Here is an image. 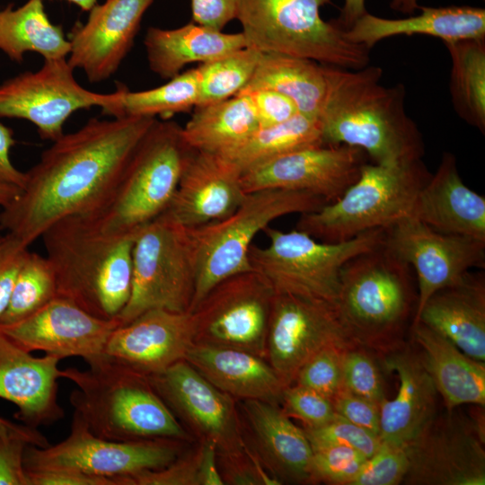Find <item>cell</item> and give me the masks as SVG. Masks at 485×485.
<instances>
[{
  "instance_id": "obj_1",
  "label": "cell",
  "mask_w": 485,
  "mask_h": 485,
  "mask_svg": "<svg viewBox=\"0 0 485 485\" xmlns=\"http://www.w3.org/2000/svg\"><path fill=\"white\" fill-rule=\"evenodd\" d=\"M155 120L93 118L79 129L64 133L25 172L19 195L0 211V230L29 247L63 217L100 213Z\"/></svg>"
},
{
  "instance_id": "obj_2",
  "label": "cell",
  "mask_w": 485,
  "mask_h": 485,
  "mask_svg": "<svg viewBox=\"0 0 485 485\" xmlns=\"http://www.w3.org/2000/svg\"><path fill=\"white\" fill-rule=\"evenodd\" d=\"M327 91L319 115L325 145L365 152L374 163L422 159L425 144L405 109L403 84L384 86L379 66L348 69L326 65Z\"/></svg>"
},
{
  "instance_id": "obj_3",
  "label": "cell",
  "mask_w": 485,
  "mask_h": 485,
  "mask_svg": "<svg viewBox=\"0 0 485 485\" xmlns=\"http://www.w3.org/2000/svg\"><path fill=\"white\" fill-rule=\"evenodd\" d=\"M137 232L104 233L86 215L66 216L49 225L40 237L55 273L57 296L96 317L118 318L130 295Z\"/></svg>"
},
{
  "instance_id": "obj_4",
  "label": "cell",
  "mask_w": 485,
  "mask_h": 485,
  "mask_svg": "<svg viewBox=\"0 0 485 485\" xmlns=\"http://www.w3.org/2000/svg\"><path fill=\"white\" fill-rule=\"evenodd\" d=\"M414 278L412 268L384 242L343 266L334 308L354 345L381 358L405 343L418 304Z\"/></svg>"
},
{
  "instance_id": "obj_5",
  "label": "cell",
  "mask_w": 485,
  "mask_h": 485,
  "mask_svg": "<svg viewBox=\"0 0 485 485\" xmlns=\"http://www.w3.org/2000/svg\"><path fill=\"white\" fill-rule=\"evenodd\" d=\"M81 370H62L76 385L74 413L96 436L113 441L190 440V435L155 392L148 377L108 356Z\"/></svg>"
},
{
  "instance_id": "obj_6",
  "label": "cell",
  "mask_w": 485,
  "mask_h": 485,
  "mask_svg": "<svg viewBox=\"0 0 485 485\" xmlns=\"http://www.w3.org/2000/svg\"><path fill=\"white\" fill-rule=\"evenodd\" d=\"M431 175L422 159L366 163L357 180L338 199L301 214L296 229L322 242H340L368 230L386 228L410 216Z\"/></svg>"
},
{
  "instance_id": "obj_7",
  "label": "cell",
  "mask_w": 485,
  "mask_h": 485,
  "mask_svg": "<svg viewBox=\"0 0 485 485\" xmlns=\"http://www.w3.org/2000/svg\"><path fill=\"white\" fill-rule=\"evenodd\" d=\"M331 0H238L237 16L247 47L304 57L348 69L368 65L369 48L322 19Z\"/></svg>"
},
{
  "instance_id": "obj_8",
  "label": "cell",
  "mask_w": 485,
  "mask_h": 485,
  "mask_svg": "<svg viewBox=\"0 0 485 485\" xmlns=\"http://www.w3.org/2000/svg\"><path fill=\"white\" fill-rule=\"evenodd\" d=\"M190 150L182 127L156 119L135 150L108 204L90 216L104 233H136L167 209Z\"/></svg>"
},
{
  "instance_id": "obj_9",
  "label": "cell",
  "mask_w": 485,
  "mask_h": 485,
  "mask_svg": "<svg viewBox=\"0 0 485 485\" xmlns=\"http://www.w3.org/2000/svg\"><path fill=\"white\" fill-rule=\"evenodd\" d=\"M328 204L305 191L263 190L247 193L226 217L189 228L197 267L190 312L225 278L251 269L249 251L254 237L269 224L294 213L315 211Z\"/></svg>"
},
{
  "instance_id": "obj_10",
  "label": "cell",
  "mask_w": 485,
  "mask_h": 485,
  "mask_svg": "<svg viewBox=\"0 0 485 485\" xmlns=\"http://www.w3.org/2000/svg\"><path fill=\"white\" fill-rule=\"evenodd\" d=\"M269 244H251L249 260L274 293L290 294L335 305L340 271L355 256L380 245L384 228L364 232L340 242H325L300 230L280 231L267 226Z\"/></svg>"
},
{
  "instance_id": "obj_11",
  "label": "cell",
  "mask_w": 485,
  "mask_h": 485,
  "mask_svg": "<svg viewBox=\"0 0 485 485\" xmlns=\"http://www.w3.org/2000/svg\"><path fill=\"white\" fill-rule=\"evenodd\" d=\"M196 278V257L189 228L164 211L136 234L131 290L118 316L120 325L151 309L190 312Z\"/></svg>"
},
{
  "instance_id": "obj_12",
  "label": "cell",
  "mask_w": 485,
  "mask_h": 485,
  "mask_svg": "<svg viewBox=\"0 0 485 485\" xmlns=\"http://www.w3.org/2000/svg\"><path fill=\"white\" fill-rule=\"evenodd\" d=\"M171 439L113 441L94 435L74 413L66 439L45 447L28 445L26 472L66 470L110 478L122 485L126 478L162 469L179 457V443Z\"/></svg>"
},
{
  "instance_id": "obj_13",
  "label": "cell",
  "mask_w": 485,
  "mask_h": 485,
  "mask_svg": "<svg viewBox=\"0 0 485 485\" xmlns=\"http://www.w3.org/2000/svg\"><path fill=\"white\" fill-rule=\"evenodd\" d=\"M274 291L253 269L217 283L191 311L193 343L236 348L266 358Z\"/></svg>"
},
{
  "instance_id": "obj_14",
  "label": "cell",
  "mask_w": 485,
  "mask_h": 485,
  "mask_svg": "<svg viewBox=\"0 0 485 485\" xmlns=\"http://www.w3.org/2000/svg\"><path fill=\"white\" fill-rule=\"evenodd\" d=\"M484 415L474 418L446 410L436 413L405 445L412 485H484Z\"/></svg>"
},
{
  "instance_id": "obj_15",
  "label": "cell",
  "mask_w": 485,
  "mask_h": 485,
  "mask_svg": "<svg viewBox=\"0 0 485 485\" xmlns=\"http://www.w3.org/2000/svg\"><path fill=\"white\" fill-rule=\"evenodd\" d=\"M66 57L44 59L37 71H26L0 84V118L32 123L42 139L64 134L67 119L81 109L110 106L114 93L92 92L78 84Z\"/></svg>"
},
{
  "instance_id": "obj_16",
  "label": "cell",
  "mask_w": 485,
  "mask_h": 485,
  "mask_svg": "<svg viewBox=\"0 0 485 485\" xmlns=\"http://www.w3.org/2000/svg\"><path fill=\"white\" fill-rule=\"evenodd\" d=\"M146 376L176 418L202 440H211L216 445L217 455L234 459L245 454L247 444L232 396L215 386L184 359Z\"/></svg>"
},
{
  "instance_id": "obj_17",
  "label": "cell",
  "mask_w": 485,
  "mask_h": 485,
  "mask_svg": "<svg viewBox=\"0 0 485 485\" xmlns=\"http://www.w3.org/2000/svg\"><path fill=\"white\" fill-rule=\"evenodd\" d=\"M384 244L416 275L414 318L435 292L457 283L472 269L485 266V242L440 233L410 216L384 228Z\"/></svg>"
},
{
  "instance_id": "obj_18",
  "label": "cell",
  "mask_w": 485,
  "mask_h": 485,
  "mask_svg": "<svg viewBox=\"0 0 485 485\" xmlns=\"http://www.w3.org/2000/svg\"><path fill=\"white\" fill-rule=\"evenodd\" d=\"M354 345L333 305L290 294L274 293L267 335L266 360L285 386L301 366L328 347Z\"/></svg>"
},
{
  "instance_id": "obj_19",
  "label": "cell",
  "mask_w": 485,
  "mask_h": 485,
  "mask_svg": "<svg viewBox=\"0 0 485 485\" xmlns=\"http://www.w3.org/2000/svg\"><path fill=\"white\" fill-rule=\"evenodd\" d=\"M367 155L346 145H320L278 156L242 173L245 193L263 190L305 191L327 203L358 178Z\"/></svg>"
},
{
  "instance_id": "obj_20",
  "label": "cell",
  "mask_w": 485,
  "mask_h": 485,
  "mask_svg": "<svg viewBox=\"0 0 485 485\" xmlns=\"http://www.w3.org/2000/svg\"><path fill=\"white\" fill-rule=\"evenodd\" d=\"M119 318L96 317L68 299L56 296L30 316L0 331L23 349L43 351L61 360L81 357L89 365L106 357L108 340Z\"/></svg>"
},
{
  "instance_id": "obj_21",
  "label": "cell",
  "mask_w": 485,
  "mask_h": 485,
  "mask_svg": "<svg viewBox=\"0 0 485 485\" xmlns=\"http://www.w3.org/2000/svg\"><path fill=\"white\" fill-rule=\"evenodd\" d=\"M153 0H106L95 4L87 21L71 33L69 65L98 84L112 76L128 54Z\"/></svg>"
},
{
  "instance_id": "obj_22",
  "label": "cell",
  "mask_w": 485,
  "mask_h": 485,
  "mask_svg": "<svg viewBox=\"0 0 485 485\" xmlns=\"http://www.w3.org/2000/svg\"><path fill=\"white\" fill-rule=\"evenodd\" d=\"M193 340L191 312L156 308L115 329L105 354L134 371L151 375L185 359Z\"/></svg>"
},
{
  "instance_id": "obj_23",
  "label": "cell",
  "mask_w": 485,
  "mask_h": 485,
  "mask_svg": "<svg viewBox=\"0 0 485 485\" xmlns=\"http://www.w3.org/2000/svg\"><path fill=\"white\" fill-rule=\"evenodd\" d=\"M241 178L240 169L224 156L191 149L165 211L188 228L223 219L247 195Z\"/></svg>"
},
{
  "instance_id": "obj_24",
  "label": "cell",
  "mask_w": 485,
  "mask_h": 485,
  "mask_svg": "<svg viewBox=\"0 0 485 485\" xmlns=\"http://www.w3.org/2000/svg\"><path fill=\"white\" fill-rule=\"evenodd\" d=\"M61 359L34 357L0 331V398L13 403L22 424L39 428L64 417L57 401Z\"/></svg>"
},
{
  "instance_id": "obj_25",
  "label": "cell",
  "mask_w": 485,
  "mask_h": 485,
  "mask_svg": "<svg viewBox=\"0 0 485 485\" xmlns=\"http://www.w3.org/2000/svg\"><path fill=\"white\" fill-rule=\"evenodd\" d=\"M379 359L400 383L395 398L380 405L379 438L405 446L438 412V393L416 344L405 342Z\"/></svg>"
},
{
  "instance_id": "obj_26",
  "label": "cell",
  "mask_w": 485,
  "mask_h": 485,
  "mask_svg": "<svg viewBox=\"0 0 485 485\" xmlns=\"http://www.w3.org/2000/svg\"><path fill=\"white\" fill-rule=\"evenodd\" d=\"M410 216L440 233L485 242V198L463 183L451 153L443 154Z\"/></svg>"
},
{
  "instance_id": "obj_27",
  "label": "cell",
  "mask_w": 485,
  "mask_h": 485,
  "mask_svg": "<svg viewBox=\"0 0 485 485\" xmlns=\"http://www.w3.org/2000/svg\"><path fill=\"white\" fill-rule=\"evenodd\" d=\"M485 362V276L468 271L457 283L435 292L413 319ZM410 325V326H411Z\"/></svg>"
},
{
  "instance_id": "obj_28",
  "label": "cell",
  "mask_w": 485,
  "mask_h": 485,
  "mask_svg": "<svg viewBox=\"0 0 485 485\" xmlns=\"http://www.w3.org/2000/svg\"><path fill=\"white\" fill-rule=\"evenodd\" d=\"M242 411L254 438L256 453L268 471L282 481L309 483L312 445L279 405L242 400Z\"/></svg>"
},
{
  "instance_id": "obj_29",
  "label": "cell",
  "mask_w": 485,
  "mask_h": 485,
  "mask_svg": "<svg viewBox=\"0 0 485 485\" xmlns=\"http://www.w3.org/2000/svg\"><path fill=\"white\" fill-rule=\"evenodd\" d=\"M233 398L281 404L286 388L269 362L247 351L193 343L185 359Z\"/></svg>"
},
{
  "instance_id": "obj_30",
  "label": "cell",
  "mask_w": 485,
  "mask_h": 485,
  "mask_svg": "<svg viewBox=\"0 0 485 485\" xmlns=\"http://www.w3.org/2000/svg\"><path fill=\"white\" fill-rule=\"evenodd\" d=\"M420 13L401 19H386L366 13L345 31L354 43L371 48L392 36L422 34L445 42L485 39V9L468 5L419 6Z\"/></svg>"
},
{
  "instance_id": "obj_31",
  "label": "cell",
  "mask_w": 485,
  "mask_h": 485,
  "mask_svg": "<svg viewBox=\"0 0 485 485\" xmlns=\"http://www.w3.org/2000/svg\"><path fill=\"white\" fill-rule=\"evenodd\" d=\"M425 366L445 407L485 405V362L475 360L446 338L418 322L410 326Z\"/></svg>"
},
{
  "instance_id": "obj_32",
  "label": "cell",
  "mask_w": 485,
  "mask_h": 485,
  "mask_svg": "<svg viewBox=\"0 0 485 485\" xmlns=\"http://www.w3.org/2000/svg\"><path fill=\"white\" fill-rule=\"evenodd\" d=\"M144 45L149 68L171 79L190 63L200 64L247 47L242 32L225 33L195 22L175 29L150 27Z\"/></svg>"
},
{
  "instance_id": "obj_33",
  "label": "cell",
  "mask_w": 485,
  "mask_h": 485,
  "mask_svg": "<svg viewBox=\"0 0 485 485\" xmlns=\"http://www.w3.org/2000/svg\"><path fill=\"white\" fill-rule=\"evenodd\" d=\"M260 88L286 95L294 101L298 113L319 118L327 91L326 65L262 52L251 78L240 93Z\"/></svg>"
},
{
  "instance_id": "obj_34",
  "label": "cell",
  "mask_w": 485,
  "mask_h": 485,
  "mask_svg": "<svg viewBox=\"0 0 485 485\" xmlns=\"http://www.w3.org/2000/svg\"><path fill=\"white\" fill-rule=\"evenodd\" d=\"M259 128L252 104L245 94L196 106L182 137L194 150L223 154Z\"/></svg>"
},
{
  "instance_id": "obj_35",
  "label": "cell",
  "mask_w": 485,
  "mask_h": 485,
  "mask_svg": "<svg viewBox=\"0 0 485 485\" xmlns=\"http://www.w3.org/2000/svg\"><path fill=\"white\" fill-rule=\"evenodd\" d=\"M69 49V40L62 26L49 20L43 0L0 8V50L12 61L22 63L27 52L40 54L44 59L66 57Z\"/></svg>"
},
{
  "instance_id": "obj_36",
  "label": "cell",
  "mask_w": 485,
  "mask_h": 485,
  "mask_svg": "<svg viewBox=\"0 0 485 485\" xmlns=\"http://www.w3.org/2000/svg\"><path fill=\"white\" fill-rule=\"evenodd\" d=\"M325 145L318 118L297 113L273 126L259 127L242 142L223 154L242 172L278 156Z\"/></svg>"
},
{
  "instance_id": "obj_37",
  "label": "cell",
  "mask_w": 485,
  "mask_h": 485,
  "mask_svg": "<svg viewBox=\"0 0 485 485\" xmlns=\"http://www.w3.org/2000/svg\"><path fill=\"white\" fill-rule=\"evenodd\" d=\"M450 58L449 91L457 115L485 132V39L445 42Z\"/></svg>"
},
{
  "instance_id": "obj_38",
  "label": "cell",
  "mask_w": 485,
  "mask_h": 485,
  "mask_svg": "<svg viewBox=\"0 0 485 485\" xmlns=\"http://www.w3.org/2000/svg\"><path fill=\"white\" fill-rule=\"evenodd\" d=\"M198 93L197 68L189 69L152 89L132 92L118 87L113 102L101 113L111 118L161 116L168 119L173 114L194 109Z\"/></svg>"
},
{
  "instance_id": "obj_39",
  "label": "cell",
  "mask_w": 485,
  "mask_h": 485,
  "mask_svg": "<svg viewBox=\"0 0 485 485\" xmlns=\"http://www.w3.org/2000/svg\"><path fill=\"white\" fill-rule=\"evenodd\" d=\"M262 52L245 47L200 64L197 106L227 100L239 93L251 78Z\"/></svg>"
},
{
  "instance_id": "obj_40",
  "label": "cell",
  "mask_w": 485,
  "mask_h": 485,
  "mask_svg": "<svg viewBox=\"0 0 485 485\" xmlns=\"http://www.w3.org/2000/svg\"><path fill=\"white\" fill-rule=\"evenodd\" d=\"M57 296L53 268L45 256L29 251L17 274L10 300L0 317V325L17 322Z\"/></svg>"
},
{
  "instance_id": "obj_41",
  "label": "cell",
  "mask_w": 485,
  "mask_h": 485,
  "mask_svg": "<svg viewBox=\"0 0 485 485\" xmlns=\"http://www.w3.org/2000/svg\"><path fill=\"white\" fill-rule=\"evenodd\" d=\"M372 351L357 345L342 354V387L348 392L381 405L387 398L384 380Z\"/></svg>"
},
{
  "instance_id": "obj_42",
  "label": "cell",
  "mask_w": 485,
  "mask_h": 485,
  "mask_svg": "<svg viewBox=\"0 0 485 485\" xmlns=\"http://www.w3.org/2000/svg\"><path fill=\"white\" fill-rule=\"evenodd\" d=\"M366 457L344 445H324L313 448L310 482L348 485Z\"/></svg>"
},
{
  "instance_id": "obj_43",
  "label": "cell",
  "mask_w": 485,
  "mask_h": 485,
  "mask_svg": "<svg viewBox=\"0 0 485 485\" xmlns=\"http://www.w3.org/2000/svg\"><path fill=\"white\" fill-rule=\"evenodd\" d=\"M344 349L328 347L314 354L298 370L292 384L311 389L331 401L342 387Z\"/></svg>"
},
{
  "instance_id": "obj_44",
  "label": "cell",
  "mask_w": 485,
  "mask_h": 485,
  "mask_svg": "<svg viewBox=\"0 0 485 485\" xmlns=\"http://www.w3.org/2000/svg\"><path fill=\"white\" fill-rule=\"evenodd\" d=\"M303 429L312 448L324 445H344L357 450L368 458L382 445L378 436L340 416L322 426L304 428Z\"/></svg>"
},
{
  "instance_id": "obj_45",
  "label": "cell",
  "mask_w": 485,
  "mask_h": 485,
  "mask_svg": "<svg viewBox=\"0 0 485 485\" xmlns=\"http://www.w3.org/2000/svg\"><path fill=\"white\" fill-rule=\"evenodd\" d=\"M408 470L405 446L382 442L379 449L363 463L348 485H397Z\"/></svg>"
},
{
  "instance_id": "obj_46",
  "label": "cell",
  "mask_w": 485,
  "mask_h": 485,
  "mask_svg": "<svg viewBox=\"0 0 485 485\" xmlns=\"http://www.w3.org/2000/svg\"><path fill=\"white\" fill-rule=\"evenodd\" d=\"M281 404L285 413L300 419L304 428L322 426L338 416L329 398L297 384L284 389Z\"/></svg>"
},
{
  "instance_id": "obj_47",
  "label": "cell",
  "mask_w": 485,
  "mask_h": 485,
  "mask_svg": "<svg viewBox=\"0 0 485 485\" xmlns=\"http://www.w3.org/2000/svg\"><path fill=\"white\" fill-rule=\"evenodd\" d=\"M199 450L196 454L180 456L169 465L126 478L122 485H198Z\"/></svg>"
},
{
  "instance_id": "obj_48",
  "label": "cell",
  "mask_w": 485,
  "mask_h": 485,
  "mask_svg": "<svg viewBox=\"0 0 485 485\" xmlns=\"http://www.w3.org/2000/svg\"><path fill=\"white\" fill-rule=\"evenodd\" d=\"M331 402L338 416L379 437L380 405L343 387L332 397Z\"/></svg>"
},
{
  "instance_id": "obj_49",
  "label": "cell",
  "mask_w": 485,
  "mask_h": 485,
  "mask_svg": "<svg viewBox=\"0 0 485 485\" xmlns=\"http://www.w3.org/2000/svg\"><path fill=\"white\" fill-rule=\"evenodd\" d=\"M238 94H245L250 99L259 127L282 123L298 113L291 99L270 89H253Z\"/></svg>"
},
{
  "instance_id": "obj_50",
  "label": "cell",
  "mask_w": 485,
  "mask_h": 485,
  "mask_svg": "<svg viewBox=\"0 0 485 485\" xmlns=\"http://www.w3.org/2000/svg\"><path fill=\"white\" fill-rule=\"evenodd\" d=\"M28 246L11 234L0 236V317L4 313L12 290L26 257Z\"/></svg>"
},
{
  "instance_id": "obj_51",
  "label": "cell",
  "mask_w": 485,
  "mask_h": 485,
  "mask_svg": "<svg viewBox=\"0 0 485 485\" xmlns=\"http://www.w3.org/2000/svg\"><path fill=\"white\" fill-rule=\"evenodd\" d=\"M25 439L0 435V485H29L23 457Z\"/></svg>"
},
{
  "instance_id": "obj_52",
  "label": "cell",
  "mask_w": 485,
  "mask_h": 485,
  "mask_svg": "<svg viewBox=\"0 0 485 485\" xmlns=\"http://www.w3.org/2000/svg\"><path fill=\"white\" fill-rule=\"evenodd\" d=\"M193 22L214 29H223L236 19L238 0H190Z\"/></svg>"
},
{
  "instance_id": "obj_53",
  "label": "cell",
  "mask_w": 485,
  "mask_h": 485,
  "mask_svg": "<svg viewBox=\"0 0 485 485\" xmlns=\"http://www.w3.org/2000/svg\"><path fill=\"white\" fill-rule=\"evenodd\" d=\"M26 473L29 485H118L113 479L91 476L74 471H32Z\"/></svg>"
},
{
  "instance_id": "obj_54",
  "label": "cell",
  "mask_w": 485,
  "mask_h": 485,
  "mask_svg": "<svg viewBox=\"0 0 485 485\" xmlns=\"http://www.w3.org/2000/svg\"><path fill=\"white\" fill-rule=\"evenodd\" d=\"M15 144L13 130L0 122V183L22 188L25 172L13 163L10 153Z\"/></svg>"
},
{
  "instance_id": "obj_55",
  "label": "cell",
  "mask_w": 485,
  "mask_h": 485,
  "mask_svg": "<svg viewBox=\"0 0 485 485\" xmlns=\"http://www.w3.org/2000/svg\"><path fill=\"white\" fill-rule=\"evenodd\" d=\"M198 485L225 484L218 469L216 445L211 440H202L198 468Z\"/></svg>"
},
{
  "instance_id": "obj_56",
  "label": "cell",
  "mask_w": 485,
  "mask_h": 485,
  "mask_svg": "<svg viewBox=\"0 0 485 485\" xmlns=\"http://www.w3.org/2000/svg\"><path fill=\"white\" fill-rule=\"evenodd\" d=\"M0 435L18 436L25 439L31 445L45 447L49 444L47 437L35 428L24 424H16L0 417Z\"/></svg>"
},
{
  "instance_id": "obj_57",
  "label": "cell",
  "mask_w": 485,
  "mask_h": 485,
  "mask_svg": "<svg viewBox=\"0 0 485 485\" xmlns=\"http://www.w3.org/2000/svg\"><path fill=\"white\" fill-rule=\"evenodd\" d=\"M366 12V0H344L339 18L332 22L339 28L346 31Z\"/></svg>"
},
{
  "instance_id": "obj_58",
  "label": "cell",
  "mask_w": 485,
  "mask_h": 485,
  "mask_svg": "<svg viewBox=\"0 0 485 485\" xmlns=\"http://www.w3.org/2000/svg\"><path fill=\"white\" fill-rule=\"evenodd\" d=\"M21 188L17 186L0 183V207H4L13 201L20 193Z\"/></svg>"
},
{
  "instance_id": "obj_59",
  "label": "cell",
  "mask_w": 485,
  "mask_h": 485,
  "mask_svg": "<svg viewBox=\"0 0 485 485\" xmlns=\"http://www.w3.org/2000/svg\"><path fill=\"white\" fill-rule=\"evenodd\" d=\"M391 7L400 12L412 13L419 5L417 0H392Z\"/></svg>"
},
{
  "instance_id": "obj_60",
  "label": "cell",
  "mask_w": 485,
  "mask_h": 485,
  "mask_svg": "<svg viewBox=\"0 0 485 485\" xmlns=\"http://www.w3.org/2000/svg\"><path fill=\"white\" fill-rule=\"evenodd\" d=\"M68 1L78 7H80L84 11H90V9L97 4V0H66Z\"/></svg>"
}]
</instances>
